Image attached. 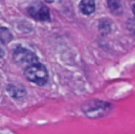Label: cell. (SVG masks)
I'll use <instances>...</instances> for the list:
<instances>
[{"label":"cell","mask_w":135,"mask_h":134,"mask_svg":"<svg viewBox=\"0 0 135 134\" xmlns=\"http://www.w3.org/2000/svg\"><path fill=\"white\" fill-rule=\"evenodd\" d=\"M112 110V104L100 100H90L85 102L81 106V111L86 117L91 119H97L106 117Z\"/></svg>","instance_id":"obj_1"},{"label":"cell","mask_w":135,"mask_h":134,"mask_svg":"<svg viewBox=\"0 0 135 134\" xmlns=\"http://www.w3.org/2000/svg\"><path fill=\"white\" fill-rule=\"evenodd\" d=\"M28 81L38 86H44L48 81V72L46 67L39 62L28 66L24 72Z\"/></svg>","instance_id":"obj_2"},{"label":"cell","mask_w":135,"mask_h":134,"mask_svg":"<svg viewBox=\"0 0 135 134\" xmlns=\"http://www.w3.org/2000/svg\"><path fill=\"white\" fill-rule=\"evenodd\" d=\"M13 60L18 65H32L38 62L37 55L30 50L21 46L17 47L13 52Z\"/></svg>","instance_id":"obj_3"},{"label":"cell","mask_w":135,"mask_h":134,"mask_svg":"<svg viewBox=\"0 0 135 134\" xmlns=\"http://www.w3.org/2000/svg\"><path fill=\"white\" fill-rule=\"evenodd\" d=\"M28 12L29 15L36 21H49L51 20L48 8L40 2H36L32 4L28 9Z\"/></svg>","instance_id":"obj_4"},{"label":"cell","mask_w":135,"mask_h":134,"mask_svg":"<svg viewBox=\"0 0 135 134\" xmlns=\"http://www.w3.org/2000/svg\"><path fill=\"white\" fill-rule=\"evenodd\" d=\"M81 12L85 15H91L96 9V3L94 0H81L79 4Z\"/></svg>","instance_id":"obj_5"},{"label":"cell","mask_w":135,"mask_h":134,"mask_svg":"<svg viewBox=\"0 0 135 134\" xmlns=\"http://www.w3.org/2000/svg\"><path fill=\"white\" fill-rule=\"evenodd\" d=\"M6 91L11 97L15 99L22 98L26 95V90L24 88L13 85H9L6 87Z\"/></svg>","instance_id":"obj_6"},{"label":"cell","mask_w":135,"mask_h":134,"mask_svg":"<svg viewBox=\"0 0 135 134\" xmlns=\"http://www.w3.org/2000/svg\"><path fill=\"white\" fill-rule=\"evenodd\" d=\"M108 6L113 14L119 16L123 13V7L121 0H108Z\"/></svg>","instance_id":"obj_7"},{"label":"cell","mask_w":135,"mask_h":134,"mask_svg":"<svg viewBox=\"0 0 135 134\" xmlns=\"http://www.w3.org/2000/svg\"><path fill=\"white\" fill-rule=\"evenodd\" d=\"M98 28L102 36H107L111 32V29H112L111 22H110L109 19H107V18L100 19L99 21Z\"/></svg>","instance_id":"obj_8"},{"label":"cell","mask_w":135,"mask_h":134,"mask_svg":"<svg viewBox=\"0 0 135 134\" xmlns=\"http://www.w3.org/2000/svg\"><path fill=\"white\" fill-rule=\"evenodd\" d=\"M13 39V35L9 30L5 27L1 28V43L2 44L8 43Z\"/></svg>","instance_id":"obj_9"},{"label":"cell","mask_w":135,"mask_h":134,"mask_svg":"<svg viewBox=\"0 0 135 134\" xmlns=\"http://www.w3.org/2000/svg\"><path fill=\"white\" fill-rule=\"evenodd\" d=\"M127 28L135 38V18H131L127 22Z\"/></svg>","instance_id":"obj_10"},{"label":"cell","mask_w":135,"mask_h":134,"mask_svg":"<svg viewBox=\"0 0 135 134\" xmlns=\"http://www.w3.org/2000/svg\"><path fill=\"white\" fill-rule=\"evenodd\" d=\"M132 10H133V12H134V13L135 15V4H134L133 6H132Z\"/></svg>","instance_id":"obj_11"},{"label":"cell","mask_w":135,"mask_h":134,"mask_svg":"<svg viewBox=\"0 0 135 134\" xmlns=\"http://www.w3.org/2000/svg\"><path fill=\"white\" fill-rule=\"evenodd\" d=\"M47 2H53V0H45Z\"/></svg>","instance_id":"obj_12"}]
</instances>
